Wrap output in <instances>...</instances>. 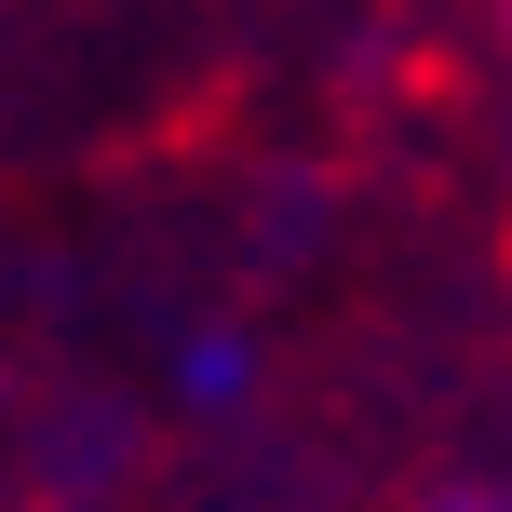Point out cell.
<instances>
[{"label":"cell","instance_id":"6da1fadb","mask_svg":"<svg viewBox=\"0 0 512 512\" xmlns=\"http://www.w3.org/2000/svg\"><path fill=\"white\" fill-rule=\"evenodd\" d=\"M176 391H189V405H243V337H189V351H176Z\"/></svg>","mask_w":512,"mask_h":512},{"label":"cell","instance_id":"7a4b0ae2","mask_svg":"<svg viewBox=\"0 0 512 512\" xmlns=\"http://www.w3.org/2000/svg\"><path fill=\"white\" fill-rule=\"evenodd\" d=\"M499 27H512V0H499Z\"/></svg>","mask_w":512,"mask_h":512}]
</instances>
